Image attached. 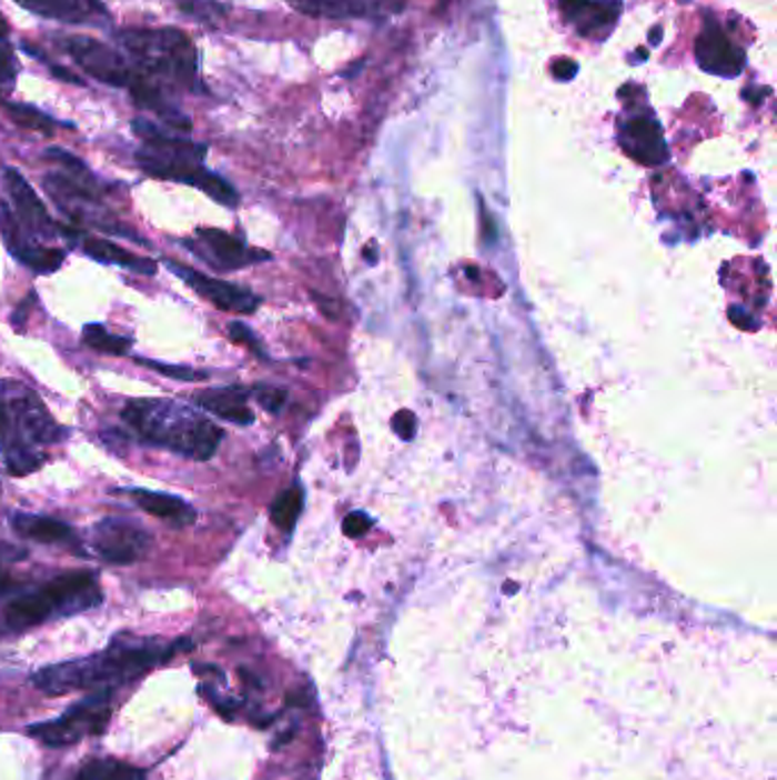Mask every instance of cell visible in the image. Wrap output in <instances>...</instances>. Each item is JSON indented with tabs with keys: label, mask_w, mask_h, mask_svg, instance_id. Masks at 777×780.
I'll return each mask as SVG.
<instances>
[{
	"label": "cell",
	"mask_w": 777,
	"mask_h": 780,
	"mask_svg": "<svg viewBox=\"0 0 777 780\" xmlns=\"http://www.w3.org/2000/svg\"><path fill=\"white\" fill-rule=\"evenodd\" d=\"M662 41V26H657V28H653V43H655V47H657V43Z\"/></svg>",
	"instance_id": "ab89813d"
},
{
	"label": "cell",
	"mask_w": 777,
	"mask_h": 780,
	"mask_svg": "<svg viewBox=\"0 0 777 780\" xmlns=\"http://www.w3.org/2000/svg\"><path fill=\"white\" fill-rule=\"evenodd\" d=\"M69 780H147V773L114 758L84 760Z\"/></svg>",
	"instance_id": "cb8c5ba5"
},
{
	"label": "cell",
	"mask_w": 777,
	"mask_h": 780,
	"mask_svg": "<svg viewBox=\"0 0 777 780\" xmlns=\"http://www.w3.org/2000/svg\"><path fill=\"white\" fill-rule=\"evenodd\" d=\"M19 73V60L12 53V49L0 47V87L12 84Z\"/></svg>",
	"instance_id": "1f68e13d"
},
{
	"label": "cell",
	"mask_w": 777,
	"mask_h": 780,
	"mask_svg": "<svg viewBox=\"0 0 777 780\" xmlns=\"http://www.w3.org/2000/svg\"><path fill=\"white\" fill-rule=\"evenodd\" d=\"M17 587H19L17 580L10 576V571H8V567L3 563V559H0V598L12 593Z\"/></svg>",
	"instance_id": "d590c367"
},
{
	"label": "cell",
	"mask_w": 777,
	"mask_h": 780,
	"mask_svg": "<svg viewBox=\"0 0 777 780\" xmlns=\"http://www.w3.org/2000/svg\"><path fill=\"white\" fill-rule=\"evenodd\" d=\"M44 188L75 224L97 227V229L108 231L112 236L144 242L133 229H123L125 224L114 220V217L101 206L99 194H97L92 183H80L71 177H64V173H49V177L44 179Z\"/></svg>",
	"instance_id": "ba28073f"
},
{
	"label": "cell",
	"mask_w": 777,
	"mask_h": 780,
	"mask_svg": "<svg viewBox=\"0 0 777 780\" xmlns=\"http://www.w3.org/2000/svg\"><path fill=\"white\" fill-rule=\"evenodd\" d=\"M119 47L142 76L167 90L201 94L205 87L199 76V53L192 39L176 28H125L117 32Z\"/></svg>",
	"instance_id": "5b68a950"
},
{
	"label": "cell",
	"mask_w": 777,
	"mask_h": 780,
	"mask_svg": "<svg viewBox=\"0 0 777 780\" xmlns=\"http://www.w3.org/2000/svg\"><path fill=\"white\" fill-rule=\"evenodd\" d=\"M90 543L103 561L114 563V567H128L149 552L153 539L131 518L105 516L92 528Z\"/></svg>",
	"instance_id": "30bf717a"
},
{
	"label": "cell",
	"mask_w": 777,
	"mask_h": 780,
	"mask_svg": "<svg viewBox=\"0 0 777 780\" xmlns=\"http://www.w3.org/2000/svg\"><path fill=\"white\" fill-rule=\"evenodd\" d=\"M0 236H3L8 249L21 260V263L37 274L58 272L67 258L64 249L37 244V238L21 227V222L17 220L12 208L6 201H0Z\"/></svg>",
	"instance_id": "4fadbf2b"
},
{
	"label": "cell",
	"mask_w": 777,
	"mask_h": 780,
	"mask_svg": "<svg viewBox=\"0 0 777 780\" xmlns=\"http://www.w3.org/2000/svg\"><path fill=\"white\" fill-rule=\"evenodd\" d=\"M766 97H770V87H761V92H757V94H750V92H744V99L746 101H750L753 106H759Z\"/></svg>",
	"instance_id": "74e56055"
},
{
	"label": "cell",
	"mask_w": 777,
	"mask_h": 780,
	"mask_svg": "<svg viewBox=\"0 0 777 780\" xmlns=\"http://www.w3.org/2000/svg\"><path fill=\"white\" fill-rule=\"evenodd\" d=\"M185 247L214 270H240L255 260L270 258V253L246 249L235 236L220 229H196L194 240H185Z\"/></svg>",
	"instance_id": "5bb4252c"
},
{
	"label": "cell",
	"mask_w": 777,
	"mask_h": 780,
	"mask_svg": "<svg viewBox=\"0 0 777 780\" xmlns=\"http://www.w3.org/2000/svg\"><path fill=\"white\" fill-rule=\"evenodd\" d=\"M14 3L44 19H58L64 23H90L105 17L101 0H14Z\"/></svg>",
	"instance_id": "44dd1931"
},
{
	"label": "cell",
	"mask_w": 777,
	"mask_h": 780,
	"mask_svg": "<svg viewBox=\"0 0 777 780\" xmlns=\"http://www.w3.org/2000/svg\"><path fill=\"white\" fill-rule=\"evenodd\" d=\"M579 67L577 62L568 60V58H561L558 62H554V78L556 80H564V82H571L575 76H577Z\"/></svg>",
	"instance_id": "836d02e7"
},
{
	"label": "cell",
	"mask_w": 777,
	"mask_h": 780,
	"mask_svg": "<svg viewBox=\"0 0 777 780\" xmlns=\"http://www.w3.org/2000/svg\"><path fill=\"white\" fill-rule=\"evenodd\" d=\"M10 528L14 530L17 537L30 539L37 543H73L75 534L71 526L62 523L58 518L51 516H39V513H26V511H14L10 516Z\"/></svg>",
	"instance_id": "603a6c76"
},
{
	"label": "cell",
	"mask_w": 777,
	"mask_h": 780,
	"mask_svg": "<svg viewBox=\"0 0 777 780\" xmlns=\"http://www.w3.org/2000/svg\"><path fill=\"white\" fill-rule=\"evenodd\" d=\"M3 108L8 110V114H10L19 126L30 128V130H39V133L51 136L58 126H62L60 121H56V119L49 117L47 112H41V110L32 108V106H26V103H10V101H6Z\"/></svg>",
	"instance_id": "4316f807"
},
{
	"label": "cell",
	"mask_w": 777,
	"mask_h": 780,
	"mask_svg": "<svg viewBox=\"0 0 777 780\" xmlns=\"http://www.w3.org/2000/svg\"><path fill=\"white\" fill-rule=\"evenodd\" d=\"M114 703H112V691H94L88 699L78 701L71 706L64 714L28 726V734L32 740L41 742L51 749H64L73 747L88 737L101 734L112 719Z\"/></svg>",
	"instance_id": "52a82bcc"
},
{
	"label": "cell",
	"mask_w": 777,
	"mask_h": 780,
	"mask_svg": "<svg viewBox=\"0 0 777 780\" xmlns=\"http://www.w3.org/2000/svg\"><path fill=\"white\" fill-rule=\"evenodd\" d=\"M395 429L402 433V439H411L413 433H415V416L408 413V411H400L393 420Z\"/></svg>",
	"instance_id": "e575fe53"
},
{
	"label": "cell",
	"mask_w": 777,
	"mask_h": 780,
	"mask_svg": "<svg viewBox=\"0 0 777 780\" xmlns=\"http://www.w3.org/2000/svg\"><path fill=\"white\" fill-rule=\"evenodd\" d=\"M125 493L131 496V500L142 511L164 520V523L174 526V528H188L196 520V509L179 496L158 493V491H149V489H128Z\"/></svg>",
	"instance_id": "ffe728a7"
},
{
	"label": "cell",
	"mask_w": 777,
	"mask_h": 780,
	"mask_svg": "<svg viewBox=\"0 0 777 780\" xmlns=\"http://www.w3.org/2000/svg\"><path fill=\"white\" fill-rule=\"evenodd\" d=\"M47 158H51V160H56L60 167H64V169L71 173V179H75V181H80V183H92V186H94V177L90 173V169L84 167V162L78 160L73 153L53 147V149L47 151Z\"/></svg>",
	"instance_id": "f1b7e54d"
},
{
	"label": "cell",
	"mask_w": 777,
	"mask_h": 780,
	"mask_svg": "<svg viewBox=\"0 0 777 780\" xmlns=\"http://www.w3.org/2000/svg\"><path fill=\"white\" fill-rule=\"evenodd\" d=\"M80 247L90 258H94V260H99V263H105V266H117V268L131 270L135 274H144V277H153L158 272L155 260L138 256V253L128 251L121 244H114L112 240H105V238L82 236Z\"/></svg>",
	"instance_id": "7402d4cb"
},
{
	"label": "cell",
	"mask_w": 777,
	"mask_h": 780,
	"mask_svg": "<svg viewBox=\"0 0 777 780\" xmlns=\"http://www.w3.org/2000/svg\"><path fill=\"white\" fill-rule=\"evenodd\" d=\"M181 646L183 641L164 643L160 639L119 634L101 653L34 671L32 682L49 697L71 691H112L171 660Z\"/></svg>",
	"instance_id": "6da1fadb"
},
{
	"label": "cell",
	"mask_w": 777,
	"mask_h": 780,
	"mask_svg": "<svg viewBox=\"0 0 777 780\" xmlns=\"http://www.w3.org/2000/svg\"><path fill=\"white\" fill-rule=\"evenodd\" d=\"M561 14L582 37H607L623 12L620 0H556Z\"/></svg>",
	"instance_id": "2e32d148"
},
{
	"label": "cell",
	"mask_w": 777,
	"mask_h": 780,
	"mask_svg": "<svg viewBox=\"0 0 777 780\" xmlns=\"http://www.w3.org/2000/svg\"><path fill=\"white\" fill-rule=\"evenodd\" d=\"M69 431L49 413L34 390L14 379H0V452L6 470L26 477L49 459L41 446H56Z\"/></svg>",
	"instance_id": "7a4b0ae2"
},
{
	"label": "cell",
	"mask_w": 777,
	"mask_h": 780,
	"mask_svg": "<svg viewBox=\"0 0 777 780\" xmlns=\"http://www.w3.org/2000/svg\"><path fill=\"white\" fill-rule=\"evenodd\" d=\"M301 507H304V496H301L299 489L283 491L272 504V523L283 532H290L296 526Z\"/></svg>",
	"instance_id": "484cf974"
},
{
	"label": "cell",
	"mask_w": 777,
	"mask_h": 780,
	"mask_svg": "<svg viewBox=\"0 0 777 780\" xmlns=\"http://www.w3.org/2000/svg\"><path fill=\"white\" fill-rule=\"evenodd\" d=\"M623 151L640 164H664L668 160V147L662 133V126L653 117H634L620 126Z\"/></svg>",
	"instance_id": "ac0fdd59"
},
{
	"label": "cell",
	"mask_w": 777,
	"mask_h": 780,
	"mask_svg": "<svg viewBox=\"0 0 777 780\" xmlns=\"http://www.w3.org/2000/svg\"><path fill=\"white\" fill-rule=\"evenodd\" d=\"M10 34V23L6 21V17L0 14V39H6Z\"/></svg>",
	"instance_id": "f35d334b"
},
{
	"label": "cell",
	"mask_w": 777,
	"mask_h": 780,
	"mask_svg": "<svg viewBox=\"0 0 777 780\" xmlns=\"http://www.w3.org/2000/svg\"><path fill=\"white\" fill-rule=\"evenodd\" d=\"M82 340L92 350L110 357H123L133 350V338L110 333L103 324H88L82 329Z\"/></svg>",
	"instance_id": "d4e9b609"
},
{
	"label": "cell",
	"mask_w": 777,
	"mask_h": 780,
	"mask_svg": "<svg viewBox=\"0 0 777 780\" xmlns=\"http://www.w3.org/2000/svg\"><path fill=\"white\" fill-rule=\"evenodd\" d=\"M296 12L322 19H374L397 14L404 0H285Z\"/></svg>",
	"instance_id": "e0dca14e"
},
{
	"label": "cell",
	"mask_w": 777,
	"mask_h": 780,
	"mask_svg": "<svg viewBox=\"0 0 777 780\" xmlns=\"http://www.w3.org/2000/svg\"><path fill=\"white\" fill-rule=\"evenodd\" d=\"M246 398L249 393L242 386H226V388H210V390H203V393H196L194 402L212 416L244 427L253 422V411L246 407Z\"/></svg>",
	"instance_id": "d6986e66"
},
{
	"label": "cell",
	"mask_w": 777,
	"mask_h": 780,
	"mask_svg": "<svg viewBox=\"0 0 777 780\" xmlns=\"http://www.w3.org/2000/svg\"><path fill=\"white\" fill-rule=\"evenodd\" d=\"M372 528V518L363 511H354L344 518V534L347 537H363Z\"/></svg>",
	"instance_id": "d6a6232c"
},
{
	"label": "cell",
	"mask_w": 777,
	"mask_h": 780,
	"mask_svg": "<svg viewBox=\"0 0 777 780\" xmlns=\"http://www.w3.org/2000/svg\"><path fill=\"white\" fill-rule=\"evenodd\" d=\"M133 133L144 142V149L135 153V160L149 177L192 186L226 208L240 203L238 190L203 164L208 151L203 144L169 133L167 128L155 126L144 117L133 119Z\"/></svg>",
	"instance_id": "277c9868"
},
{
	"label": "cell",
	"mask_w": 777,
	"mask_h": 780,
	"mask_svg": "<svg viewBox=\"0 0 777 780\" xmlns=\"http://www.w3.org/2000/svg\"><path fill=\"white\" fill-rule=\"evenodd\" d=\"M6 179V188L10 192V199L14 203V217L21 222V227L30 233V236H39L41 240L49 238H69V240H78L82 231H78L75 227H67L56 222L53 217L49 214L47 206L41 203V199L37 197V192L32 190V186L21 177V173L12 167H8L3 171Z\"/></svg>",
	"instance_id": "8fae6325"
},
{
	"label": "cell",
	"mask_w": 777,
	"mask_h": 780,
	"mask_svg": "<svg viewBox=\"0 0 777 780\" xmlns=\"http://www.w3.org/2000/svg\"><path fill=\"white\" fill-rule=\"evenodd\" d=\"M696 62L712 76L737 78L746 67V53L737 43H731L723 28L709 17L696 39Z\"/></svg>",
	"instance_id": "9a60e30c"
},
{
	"label": "cell",
	"mask_w": 777,
	"mask_h": 780,
	"mask_svg": "<svg viewBox=\"0 0 777 780\" xmlns=\"http://www.w3.org/2000/svg\"><path fill=\"white\" fill-rule=\"evenodd\" d=\"M103 602V591L97 573L92 571H67L37 591L21 593L8 602L3 621L10 630L21 632L47 623L51 619H64L94 610Z\"/></svg>",
	"instance_id": "8992f818"
},
{
	"label": "cell",
	"mask_w": 777,
	"mask_h": 780,
	"mask_svg": "<svg viewBox=\"0 0 777 780\" xmlns=\"http://www.w3.org/2000/svg\"><path fill=\"white\" fill-rule=\"evenodd\" d=\"M679 3H688V0H679Z\"/></svg>",
	"instance_id": "60d3db41"
},
{
	"label": "cell",
	"mask_w": 777,
	"mask_h": 780,
	"mask_svg": "<svg viewBox=\"0 0 777 780\" xmlns=\"http://www.w3.org/2000/svg\"><path fill=\"white\" fill-rule=\"evenodd\" d=\"M138 363H140V366H144V368H151V370H155V372H160V374H164V377H169V379L188 381V383H192V381H205V379L210 377L208 372H203V370H194V368H190V366L160 363V361H151V359H138Z\"/></svg>",
	"instance_id": "83f0119b"
},
{
	"label": "cell",
	"mask_w": 777,
	"mask_h": 780,
	"mask_svg": "<svg viewBox=\"0 0 777 780\" xmlns=\"http://www.w3.org/2000/svg\"><path fill=\"white\" fill-rule=\"evenodd\" d=\"M164 266L169 272H174L185 286H190L199 297L208 299L212 307H218L224 313L249 316L258 309V303H261V299H258L253 292H249L240 286H233L229 281L208 277V274H203L185 263H179V260L167 258Z\"/></svg>",
	"instance_id": "7c38bea8"
},
{
	"label": "cell",
	"mask_w": 777,
	"mask_h": 780,
	"mask_svg": "<svg viewBox=\"0 0 777 780\" xmlns=\"http://www.w3.org/2000/svg\"><path fill=\"white\" fill-rule=\"evenodd\" d=\"M121 420L140 441L192 461L212 459L224 439L210 418L174 400H133L123 407Z\"/></svg>",
	"instance_id": "3957f363"
},
{
	"label": "cell",
	"mask_w": 777,
	"mask_h": 780,
	"mask_svg": "<svg viewBox=\"0 0 777 780\" xmlns=\"http://www.w3.org/2000/svg\"><path fill=\"white\" fill-rule=\"evenodd\" d=\"M253 398L258 400V404H261L263 409H268V411L276 413V411H281V409H283V404H285V400H287V393H285L283 388L261 383V386H255V390H253Z\"/></svg>",
	"instance_id": "f546056e"
},
{
	"label": "cell",
	"mask_w": 777,
	"mask_h": 780,
	"mask_svg": "<svg viewBox=\"0 0 777 780\" xmlns=\"http://www.w3.org/2000/svg\"><path fill=\"white\" fill-rule=\"evenodd\" d=\"M51 71H53V76H58V78H62V80H67V82L82 84V80H80L75 73H69L64 67H56V64H51Z\"/></svg>",
	"instance_id": "8d00e7d4"
},
{
	"label": "cell",
	"mask_w": 777,
	"mask_h": 780,
	"mask_svg": "<svg viewBox=\"0 0 777 780\" xmlns=\"http://www.w3.org/2000/svg\"><path fill=\"white\" fill-rule=\"evenodd\" d=\"M229 333H231V338H233L235 342L249 347V350L255 352L258 357H265L261 342H258V338L253 336V331H251L246 324H242V322H231V324H229Z\"/></svg>",
	"instance_id": "4dcf8cb0"
},
{
	"label": "cell",
	"mask_w": 777,
	"mask_h": 780,
	"mask_svg": "<svg viewBox=\"0 0 777 780\" xmlns=\"http://www.w3.org/2000/svg\"><path fill=\"white\" fill-rule=\"evenodd\" d=\"M64 51L73 58V62L94 80L112 87H123L128 92H138L149 80L142 76L125 56L110 49L108 43L90 39V37H69L64 41Z\"/></svg>",
	"instance_id": "9c48e42d"
}]
</instances>
